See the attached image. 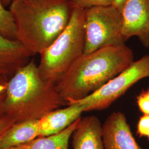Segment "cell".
Masks as SVG:
<instances>
[{
  "label": "cell",
  "mask_w": 149,
  "mask_h": 149,
  "mask_svg": "<svg viewBox=\"0 0 149 149\" xmlns=\"http://www.w3.org/2000/svg\"><path fill=\"white\" fill-rule=\"evenodd\" d=\"M136 102L140 112L143 114L149 115V86L136 96Z\"/></svg>",
  "instance_id": "2e32d148"
},
{
  "label": "cell",
  "mask_w": 149,
  "mask_h": 149,
  "mask_svg": "<svg viewBox=\"0 0 149 149\" xmlns=\"http://www.w3.org/2000/svg\"><path fill=\"white\" fill-rule=\"evenodd\" d=\"M77 119L61 132L48 136H40L25 144L7 149H69L70 139L80 122Z\"/></svg>",
  "instance_id": "4fadbf2b"
},
{
  "label": "cell",
  "mask_w": 149,
  "mask_h": 149,
  "mask_svg": "<svg viewBox=\"0 0 149 149\" xmlns=\"http://www.w3.org/2000/svg\"><path fill=\"white\" fill-rule=\"evenodd\" d=\"M102 139L104 149H141L120 111L113 112L102 124Z\"/></svg>",
  "instance_id": "ba28073f"
},
{
  "label": "cell",
  "mask_w": 149,
  "mask_h": 149,
  "mask_svg": "<svg viewBox=\"0 0 149 149\" xmlns=\"http://www.w3.org/2000/svg\"><path fill=\"white\" fill-rule=\"evenodd\" d=\"M10 78L0 74V119L4 116V107L8 83Z\"/></svg>",
  "instance_id": "ac0fdd59"
},
{
  "label": "cell",
  "mask_w": 149,
  "mask_h": 149,
  "mask_svg": "<svg viewBox=\"0 0 149 149\" xmlns=\"http://www.w3.org/2000/svg\"><path fill=\"white\" fill-rule=\"evenodd\" d=\"M1 1L3 3V5L5 6V7H7L10 5L11 3L15 0H1Z\"/></svg>",
  "instance_id": "44dd1931"
},
{
  "label": "cell",
  "mask_w": 149,
  "mask_h": 149,
  "mask_svg": "<svg viewBox=\"0 0 149 149\" xmlns=\"http://www.w3.org/2000/svg\"><path fill=\"white\" fill-rule=\"evenodd\" d=\"M84 110L81 105L73 103L48 113L39 119L40 136H48L61 132L80 118Z\"/></svg>",
  "instance_id": "30bf717a"
},
{
  "label": "cell",
  "mask_w": 149,
  "mask_h": 149,
  "mask_svg": "<svg viewBox=\"0 0 149 149\" xmlns=\"http://www.w3.org/2000/svg\"><path fill=\"white\" fill-rule=\"evenodd\" d=\"M134 61L133 52L125 44L84 54L56 84V88L67 106L100 89Z\"/></svg>",
  "instance_id": "7a4b0ae2"
},
{
  "label": "cell",
  "mask_w": 149,
  "mask_h": 149,
  "mask_svg": "<svg viewBox=\"0 0 149 149\" xmlns=\"http://www.w3.org/2000/svg\"><path fill=\"white\" fill-rule=\"evenodd\" d=\"M122 27V11L112 5L85 9L84 54L91 53L106 47L125 44Z\"/></svg>",
  "instance_id": "5b68a950"
},
{
  "label": "cell",
  "mask_w": 149,
  "mask_h": 149,
  "mask_svg": "<svg viewBox=\"0 0 149 149\" xmlns=\"http://www.w3.org/2000/svg\"><path fill=\"white\" fill-rule=\"evenodd\" d=\"M0 33L5 37L16 39L15 24L8 9L0 0Z\"/></svg>",
  "instance_id": "5bb4252c"
},
{
  "label": "cell",
  "mask_w": 149,
  "mask_h": 149,
  "mask_svg": "<svg viewBox=\"0 0 149 149\" xmlns=\"http://www.w3.org/2000/svg\"><path fill=\"white\" fill-rule=\"evenodd\" d=\"M66 106L56 85L43 79L34 59L10 79L4 116L16 123L39 120L48 113Z\"/></svg>",
  "instance_id": "3957f363"
},
{
  "label": "cell",
  "mask_w": 149,
  "mask_h": 149,
  "mask_svg": "<svg viewBox=\"0 0 149 149\" xmlns=\"http://www.w3.org/2000/svg\"><path fill=\"white\" fill-rule=\"evenodd\" d=\"M71 0H15L9 6L16 40L34 55L49 48L68 26Z\"/></svg>",
  "instance_id": "6da1fadb"
},
{
  "label": "cell",
  "mask_w": 149,
  "mask_h": 149,
  "mask_svg": "<svg viewBox=\"0 0 149 149\" xmlns=\"http://www.w3.org/2000/svg\"><path fill=\"white\" fill-rule=\"evenodd\" d=\"M74 149H104L102 124L95 116L81 118L72 134Z\"/></svg>",
  "instance_id": "8fae6325"
},
{
  "label": "cell",
  "mask_w": 149,
  "mask_h": 149,
  "mask_svg": "<svg viewBox=\"0 0 149 149\" xmlns=\"http://www.w3.org/2000/svg\"><path fill=\"white\" fill-rule=\"evenodd\" d=\"M39 120L16 123L0 139V149L25 144L40 136Z\"/></svg>",
  "instance_id": "7c38bea8"
},
{
  "label": "cell",
  "mask_w": 149,
  "mask_h": 149,
  "mask_svg": "<svg viewBox=\"0 0 149 149\" xmlns=\"http://www.w3.org/2000/svg\"><path fill=\"white\" fill-rule=\"evenodd\" d=\"M15 124V123L12 119L6 116H3L0 119V139Z\"/></svg>",
  "instance_id": "d6986e66"
},
{
  "label": "cell",
  "mask_w": 149,
  "mask_h": 149,
  "mask_svg": "<svg viewBox=\"0 0 149 149\" xmlns=\"http://www.w3.org/2000/svg\"><path fill=\"white\" fill-rule=\"evenodd\" d=\"M85 9L74 7L68 26L40 55L38 65L41 77L55 84L84 54L85 44Z\"/></svg>",
  "instance_id": "277c9868"
},
{
  "label": "cell",
  "mask_w": 149,
  "mask_h": 149,
  "mask_svg": "<svg viewBox=\"0 0 149 149\" xmlns=\"http://www.w3.org/2000/svg\"><path fill=\"white\" fill-rule=\"evenodd\" d=\"M74 7L87 9L95 6L112 5L113 0H71Z\"/></svg>",
  "instance_id": "9a60e30c"
},
{
  "label": "cell",
  "mask_w": 149,
  "mask_h": 149,
  "mask_svg": "<svg viewBox=\"0 0 149 149\" xmlns=\"http://www.w3.org/2000/svg\"><path fill=\"white\" fill-rule=\"evenodd\" d=\"M146 77H149V55L134 61L127 68L95 92L83 99L70 102L67 106L79 103L83 107L84 112L106 109L132 86Z\"/></svg>",
  "instance_id": "8992f818"
},
{
  "label": "cell",
  "mask_w": 149,
  "mask_h": 149,
  "mask_svg": "<svg viewBox=\"0 0 149 149\" xmlns=\"http://www.w3.org/2000/svg\"><path fill=\"white\" fill-rule=\"evenodd\" d=\"M136 134L140 138H146L149 141V115L143 114L137 124Z\"/></svg>",
  "instance_id": "e0dca14e"
},
{
  "label": "cell",
  "mask_w": 149,
  "mask_h": 149,
  "mask_svg": "<svg viewBox=\"0 0 149 149\" xmlns=\"http://www.w3.org/2000/svg\"><path fill=\"white\" fill-rule=\"evenodd\" d=\"M34 56L19 41L0 33V74L11 78Z\"/></svg>",
  "instance_id": "9c48e42d"
},
{
  "label": "cell",
  "mask_w": 149,
  "mask_h": 149,
  "mask_svg": "<svg viewBox=\"0 0 149 149\" xmlns=\"http://www.w3.org/2000/svg\"><path fill=\"white\" fill-rule=\"evenodd\" d=\"M125 1L126 0H113L112 5L119 10L120 11H122L123 7Z\"/></svg>",
  "instance_id": "ffe728a7"
},
{
  "label": "cell",
  "mask_w": 149,
  "mask_h": 149,
  "mask_svg": "<svg viewBox=\"0 0 149 149\" xmlns=\"http://www.w3.org/2000/svg\"><path fill=\"white\" fill-rule=\"evenodd\" d=\"M122 34L125 42L136 37L149 47V0H126L122 10Z\"/></svg>",
  "instance_id": "52a82bcc"
}]
</instances>
